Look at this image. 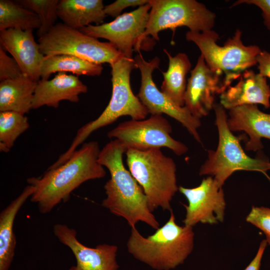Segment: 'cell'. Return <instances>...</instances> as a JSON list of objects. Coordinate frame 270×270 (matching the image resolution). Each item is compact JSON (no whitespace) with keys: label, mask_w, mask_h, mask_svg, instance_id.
<instances>
[{"label":"cell","mask_w":270,"mask_h":270,"mask_svg":"<svg viewBox=\"0 0 270 270\" xmlns=\"http://www.w3.org/2000/svg\"><path fill=\"white\" fill-rule=\"evenodd\" d=\"M242 32L236 30L223 46L217 44L219 34L212 30L203 32L188 31L186 40L194 42L199 48L206 65L212 70L224 74L221 94L232 82L238 80L242 74L257 65V56L261 52L256 45H244L242 40Z\"/></svg>","instance_id":"obj_6"},{"label":"cell","mask_w":270,"mask_h":270,"mask_svg":"<svg viewBox=\"0 0 270 270\" xmlns=\"http://www.w3.org/2000/svg\"><path fill=\"white\" fill-rule=\"evenodd\" d=\"M102 70L101 64L71 55L44 56L40 66V78L48 80L52 74L56 72H70L76 76H98Z\"/></svg>","instance_id":"obj_24"},{"label":"cell","mask_w":270,"mask_h":270,"mask_svg":"<svg viewBox=\"0 0 270 270\" xmlns=\"http://www.w3.org/2000/svg\"><path fill=\"white\" fill-rule=\"evenodd\" d=\"M32 30L10 28L0 31V44L16 61L23 74L38 82L40 78V66L44 56L40 52Z\"/></svg>","instance_id":"obj_16"},{"label":"cell","mask_w":270,"mask_h":270,"mask_svg":"<svg viewBox=\"0 0 270 270\" xmlns=\"http://www.w3.org/2000/svg\"><path fill=\"white\" fill-rule=\"evenodd\" d=\"M104 7L102 0H60L58 16L63 24L80 30L92 23L102 24L106 16Z\"/></svg>","instance_id":"obj_21"},{"label":"cell","mask_w":270,"mask_h":270,"mask_svg":"<svg viewBox=\"0 0 270 270\" xmlns=\"http://www.w3.org/2000/svg\"><path fill=\"white\" fill-rule=\"evenodd\" d=\"M242 4H254L258 7L262 12L264 24L270 32V0H239L234 2L232 6Z\"/></svg>","instance_id":"obj_31"},{"label":"cell","mask_w":270,"mask_h":270,"mask_svg":"<svg viewBox=\"0 0 270 270\" xmlns=\"http://www.w3.org/2000/svg\"><path fill=\"white\" fill-rule=\"evenodd\" d=\"M88 92V87L74 74L58 72L50 80H40L34 96L32 109L43 106L58 108L62 100L79 101V96Z\"/></svg>","instance_id":"obj_18"},{"label":"cell","mask_w":270,"mask_h":270,"mask_svg":"<svg viewBox=\"0 0 270 270\" xmlns=\"http://www.w3.org/2000/svg\"><path fill=\"white\" fill-rule=\"evenodd\" d=\"M126 151L117 140L106 144L100 151L98 162L110 175L104 186L106 198L102 206L123 218L130 228L141 222L156 230L160 224L148 208L142 188L124 166L122 156Z\"/></svg>","instance_id":"obj_2"},{"label":"cell","mask_w":270,"mask_h":270,"mask_svg":"<svg viewBox=\"0 0 270 270\" xmlns=\"http://www.w3.org/2000/svg\"><path fill=\"white\" fill-rule=\"evenodd\" d=\"M149 2V0H117L105 6L104 12L106 16L116 18L120 16L126 8L130 6H140Z\"/></svg>","instance_id":"obj_30"},{"label":"cell","mask_w":270,"mask_h":270,"mask_svg":"<svg viewBox=\"0 0 270 270\" xmlns=\"http://www.w3.org/2000/svg\"><path fill=\"white\" fill-rule=\"evenodd\" d=\"M18 4L35 12L39 18L40 26L36 34L38 38L48 33L56 24L58 18V0H16Z\"/></svg>","instance_id":"obj_27"},{"label":"cell","mask_w":270,"mask_h":270,"mask_svg":"<svg viewBox=\"0 0 270 270\" xmlns=\"http://www.w3.org/2000/svg\"><path fill=\"white\" fill-rule=\"evenodd\" d=\"M141 74V84L136 95L151 115L166 114L180 122L198 142L202 144L198 132L201 126L200 118L194 116L184 106L175 104L159 90L152 79L154 70L159 68L160 60L156 56L146 61L140 53L134 58Z\"/></svg>","instance_id":"obj_12"},{"label":"cell","mask_w":270,"mask_h":270,"mask_svg":"<svg viewBox=\"0 0 270 270\" xmlns=\"http://www.w3.org/2000/svg\"><path fill=\"white\" fill-rule=\"evenodd\" d=\"M172 132L168 120L162 114H154L148 118L122 122L107 136L119 140L126 150L167 148L177 156L185 154L188 151L187 146L172 138Z\"/></svg>","instance_id":"obj_11"},{"label":"cell","mask_w":270,"mask_h":270,"mask_svg":"<svg viewBox=\"0 0 270 270\" xmlns=\"http://www.w3.org/2000/svg\"><path fill=\"white\" fill-rule=\"evenodd\" d=\"M221 76L210 69L200 56L190 72L184 96V106L194 116L200 119L214 108L215 96L221 94Z\"/></svg>","instance_id":"obj_15"},{"label":"cell","mask_w":270,"mask_h":270,"mask_svg":"<svg viewBox=\"0 0 270 270\" xmlns=\"http://www.w3.org/2000/svg\"><path fill=\"white\" fill-rule=\"evenodd\" d=\"M168 220L145 237L136 226L131 228L127 242L128 252L132 256L155 270H171L184 263L194 245L192 226H180L176 222L172 210Z\"/></svg>","instance_id":"obj_3"},{"label":"cell","mask_w":270,"mask_h":270,"mask_svg":"<svg viewBox=\"0 0 270 270\" xmlns=\"http://www.w3.org/2000/svg\"><path fill=\"white\" fill-rule=\"evenodd\" d=\"M266 240H264L260 243V245L256 255L250 262L248 265L244 270H260L261 261L264 251L267 245Z\"/></svg>","instance_id":"obj_33"},{"label":"cell","mask_w":270,"mask_h":270,"mask_svg":"<svg viewBox=\"0 0 270 270\" xmlns=\"http://www.w3.org/2000/svg\"><path fill=\"white\" fill-rule=\"evenodd\" d=\"M238 82L220 94V104L226 110L248 104L270 106V87L266 78L251 70L244 71Z\"/></svg>","instance_id":"obj_17"},{"label":"cell","mask_w":270,"mask_h":270,"mask_svg":"<svg viewBox=\"0 0 270 270\" xmlns=\"http://www.w3.org/2000/svg\"><path fill=\"white\" fill-rule=\"evenodd\" d=\"M38 82L24 74L0 82V112L12 111L24 115L32 109Z\"/></svg>","instance_id":"obj_22"},{"label":"cell","mask_w":270,"mask_h":270,"mask_svg":"<svg viewBox=\"0 0 270 270\" xmlns=\"http://www.w3.org/2000/svg\"><path fill=\"white\" fill-rule=\"evenodd\" d=\"M259 74L270 78V52L262 50L257 56Z\"/></svg>","instance_id":"obj_32"},{"label":"cell","mask_w":270,"mask_h":270,"mask_svg":"<svg viewBox=\"0 0 270 270\" xmlns=\"http://www.w3.org/2000/svg\"><path fill=\"white\" fill-rule=\"evenodd\" d=\"M110 66L112 94L108 105L98 118L78 130L69 148L56 161V166L66 162L77 148L97 130L112 124L122 116H127L132 120H141L145 119L149 114L131 88L130 74L133 69L136 68L134 58L122 56Z\"/></svg>","instance_id":"obj_4"},{"label":"cell","mask_w":270,"mask_h":270,"mask_svg":"<svg viewBox=\"0 0 270 270\" xmlns=\"http://www.w3.org/2000/svg\"><path fill=\"white\" fill-rule=\"evenodd\" d=\"M40 52L44 56L67 54L89 62L112 64L123 55L110 42H102L63 23L56 24L39 38Z\"/></svg>","instance_id":"obj_8"},{"label":"cell","mask_w":270,"mask_h":270,"mask_svg":"<svg viewBox=\"0 0 270 270\" xmlns=\"http://www.w3.org/2000/svg\"><path fill=\"white\" fill-rule=\"evenodd\" d=\"M30 128L28 117L12 111L0 112V150L7 152L17 138Z\"/></svg>","instance_id":"obj_26"},{"label":"cell","mask_w":270,"mask_h":270,"mask_svg":"<svg viewBox=\"0 0 270 270\" xmlns=\"http://www.w3.org/2000/svg\"><path fill=\"white\" fill-rule=\"evenodd\" d=\"M53 232L58 240L72 250L76 258V265L68 270H118L117 246L107 244H100L94 248L85 246L77 238L76 230L65 224H56Z\"/></svg>","instance_id":"obj_14"},{"label":"cell","mask_w":270,"mask_h":270,"mask_svg":"<svg viewBox=\"0 0 270 270\" xmlns=\"http://www.w3.org/2000/svg\"><path fill=\"white\" fill-rule=\"evenodd\" d=\"M164 52L169 60L166 72H162L164 76L160 90L175 104L184 106V96L187 82L186 75L190 70L192 64L188 56L180 52L172 56L168 51Z\"/></svg>","instance_id":"obj_23"},{"label":"cell","mask_w":270,"mask_h":270,"mask_svg":"<svg viewBox=\"0 0 270 270\" xmlns=\"http://www.w3.org/2000/svg\"><path fill=\"white\" fill-rule=\"evenodd\" d=\"M151 6L144 32L159 40L160 32L170 29L174 34L178 27L203 32L212 29L216 14L202 3L195 0H149Z\"/></svg>","instance_id":"obj_9"},{"label":"cell","mask_w":270,"mask_h":270,"mask_svg":"<svg viewBox=\"0 0 270 270\" xmlns=\"http://www.w3.org/2000/svg\"><path fill=\"white\" fill-rule=\"evenodd\" d=\"M23 74L16 61L12 57L9 56L0 46V80L14 79Z\"/></svg>","instance_id":"obj_29"},{"label":"cell","mask_w":270,"mask_h":270,"mask_svg":"<svg viewBox=\"0 0 270 270\" xmlns=\"http://www.w3.org/2000/svg\"><path fill=\"white\" fill-rule=\"evenodd\" d=\"M34 188L30 184L0 213V270H9L13 261L16 246L14 230L15 218L26 200L30 198Z\"/></svg>","instance_id":"obj_20"},{"label":"cell","mask_w":270,"mask_h":270,"mask_svg":"<svg viewBox=\"0 0 270 270\" xmlns=\"http://www.w3.org/2000/svg\"><path fill=\"white\" fill-rule=\"evenodd\" d=\"M186 198L184 225L193 226L198 223L217 224L224 220L226 208L224 194L218 182L211 176L204 178L194 188H178Z\"/></svg>","instance_id":"obj_13"},{"label":"cell","mask_w":270,"mask_h":270,"mask_svg":"<svg viewBox=\"0 0 270 270\" xmlns=\"http://www.w3.org/2000/svg\"><path fill=\"white\" fill-rule=\"evenodd\" d=\"M40 26L38 15L15 0H0V32L10 28L26 30Z\"/></svg>","instance_id":"obj_25"},{"label":"cell","mask_w":270,"mask_h":270,"mask_svg":"<svg viewBox=\"0 0 270 270\" xmlns=\"http://www.w3.org/2000/svg\"><path fill=\"white\" fill-rule=\"evenodd\" d=\"M125 154L128 170L142 188L150 210L153 212L160 208L170 211L171 202L179 188L173 159L160 148H129Z\"/></svg>","instance_id":"obj_5"},{"label":"cell","mask_w":270,"mask_h":270,"mask_svg":"<svg viewBox=\"0 0 270 270\" xmlns=\"http://www.w3.org/2000/svg\"><path fill=\"white\" fill-rule=\"evenodd\" d=\"M150 8L148 2L109 22L90 24L80 30L94 38L108 40L124 56L132 58L134 50H150L156 44L153 38L144 36Z\"/></svg>","instance_id":"obj_10"},{"label":"cell","mask_w":270,"mask_h":270,"mask_svg":"<svg viewBox=\"0 0 270 270\" xmlns=\"http://www.w3.org/2000/svg\"><path fill=\"white\" fill-rule=\"evenodd\" d=\"M227 124L232 132L244 131L249 136L246 150L263 148L262 138L270 140V114L260 110L256 104L239 106L229 110Z\"/></svg>","instance_id":"obj_19"},{"label":"cell","mask_w":270,"mask_h":270,"mask_svg":"<svg viewBox=\"0 0 270 270\" xmlns=\"http://www.w3.org/2000/svg\"><path fill=\"white\" fill-rule=\"evenodd\" d=\"M213 110L218 130V144L216 150L208 151V158L200 166L199 174L213 177L222 187L226 180L238 170L260 172L270 181L267 174L270 170L269 160L248 156L240 144L242 138L235 136L228 126L225 108L220 104H214Z\"/></svg>","instance_id":"obj_7"},{"label":"cell","mask_w":270,"mask_h":270,"mask_svg":"<svg viewBox=\"0 0 270 270\" xmlns=\"http://www.w3.org/2000/svg\"><path fill=\"white\" fill-rule=\"evenodd\" d=\"M246 220L263 232L270 246V208L253 206Z\"/></svg>","instance_id":"obj_28"},{"label":"cell","mask_w":270,"mask_h":270,"mask_svg":"<svg viewBox=\"0 0 270 270\" xmlns=\"http://www.w3.org/2000/svg\"><path fill=\"white\" fill-rule=\"evenodd\" d=\"M98 142H84L62 164L48 169L39 177L26 180L34 188L30 197L42 214H48L58 204L66 202L71 193L84 182L104 178L106 172L98 162Z\"/></svg>","instance_id":"obj_1"}]
</instances>
